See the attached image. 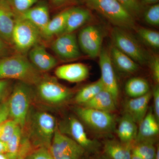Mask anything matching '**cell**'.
<instances>
[{
  "label": "cell",
  "mask_w": 159,
  "mask_h": 159,
  "mask_svg": "<svg viewBox=\"0 0 159 159\" xmlns=\"http://www.w3.org/2000/svg\"><path fill=\"white\" fill-rule=\"evenodd\" d=\"M43 76L28 57L16 54L0 59V80L14 79L29 85H36Z\"/></svg>",
  "instance_id": "obj_1"
},
{
  "label": "cell",
  "mask_w": 159,
  "mask_h": 159,
  "mask_svg": "<svg viewBox=\"0 0 159 159\" xmlns=\"http://www.w3.org/2000/svg\"><path fill=\"white\" fill-rule=\"evenodd\" d=\"M87 6L109 21L115 27L125 30L136 29L135 18L117 0H82Z\"/></svg>",
  "instance_id": "obj_2"
},
{
  "label": "cell",
  "mask_w": 159,
  "mask_h": 159,
  "mask_svg": "<svg viewBox=\"0 0 159 159\" xmlns=\"http://www.w3.org/2000/svg\"><path fill=\"white\" fill-rule=\"evenodd\" d=\"M31 86L19 81L12 87L7 100L9 117L22 129L25 125L29 116L32 96Z\"/></svg>",
  "instance_id": "obj_3"
},
{
  "label": "cell",
  "mask_w": 159,
  "mask_h": 159,
  "mask_svg": "<svg viewBox=\"0 0 159 159\" xmlns=\"http://www.w3.org/2000/svg\"><path fill=\"white\" fill-rule=\"evenodd\" d=\"M56 126L55 118L51 114L35 112L30 117L29 133L32 144L38 148L49 149Z\"/></svg>",
  "instance_id": "obj_4"
},
{
  "label": "cell",
  "mask_w": 159,
  "mask_h": 159,
  "mask_svg": "<svg viewBox=\"0 0 159 159\" xmlns=\"http://www.w3.org/2000/svg\"><path fill=\"white\" fill-rule=\"evenodd\" d=\"M113 45L138 64L148 62L149 56L140 43L125 29L115 27L111 32Z\"/></svg>",
  "instance_id": "obj_5"
},
{
  "label": "cell",
  "mask_w": 159,
  "mask_h": 159,
  "mask_svg": "<svg viewBox=\"0 0 159 159\" xmlns=\"http://www.w3.org/2000/svg\"><path fill=\"white\" fill-rule=\"evenodd\" d=\"M75 112L82 122L96 133L110 134L116 127L115 116L111 113L82 106L75 109Z\"/></svg>",
  "instance_id": "obj_6"
},
{
  "label": "cell",
  "mask_w": 159,
  "mask_h": 159,
  "mask_svg": "<svg viewBox=\"0 0 159 159\" xmlns=\"http://www.w3.org/2000/svg\"><path fill=\"white\" fill-rule=\"evenodd\" d=\"M40 31L29 21L17 16L12 33V45L20 54L29 52L38 43Z\"/></svg>",
  "instance_id": "obj_7"
},
{
  "label": "cell",
  "mask_w": 159,
  "mask_h": 159,
  "mask_svg": "<svg viewBox=\"0 0 159 159\" xmlns=\"http://www.w3.org/2000/svg\"><path fill=\"white\" fill-rule=\"evenodd\" d=\"M53 159H81L85 150L56 126L50 148Z\"/></svg>",
  "instance_id": "obj_8"
},
{
  "label": "cell",
  "mask_w": 159,
  "mask_h": 159,
  "mask_svg": "<svg viewBox=\"0 0 159 159\" xmlns=\"http://www.w3.org/2000/svg\"><path fill=\"white\" fill-rule=\"evenodd\" d=\"M36 85L40 98L51 105L62 104L72 96V91L54 77L43 76Z\"/></svg>",
  "instance_id": "obj_9"
},
{
  "label": "cell",
  "mask_w": 159,
  "mask_h": 159,
  "mask_svg": "<svg viewBox=\"0 0 159 159\" xmlns=\"http://www.w3.org/2000/svg\"><path fill=\"white\" fill-rule=\"evenodd\" d=\"M103 34L97 26L89 25L80 31L77 41L80 48L92 58L99 56L102 49Z\"/></svg>",
  "instance_id": "obj_10"
},
{
  "label": "cell",
  "mask_w": 159,
  "mask_h": 159,
  "mask_svg": "<svg viewBox=\"0 0 159 159\" xmlns=\"http://www.w3.org/2000/svg\"><path fill=\"white\" fill-rule=\"evenodd\" d=\"M98 57L101 72L100 80L104 89L109 92L117 102L119 96V85L110 51L102 48Z\"/></svg>",
  "instance_id": "obj_11"
},
{
  "label": "cell",
  "mask_w": 159,
  "mask_h": 159,
  "mask_svg": "<svg viewBox=\"0 0 159 159\" xmlns=\"http://www.w3.org/2000/svg\"><path fill=\"white\" fill-rule=\"evenodd\" d=\"M51 48L54 53L63 60H73L81 55L77 39L75 33L60 34L52 43Z\"/></svg>",
  "instance_id": "obj_12"
},
{
  "label": "cell",
  "mask_w": 159,
  "mask_h": 159,
  "mask_svg": "<svg viewBox=\"0 0 159 159\" xmlns=\"http://www.w3.org/2000/svg\"><path fill=\"white\" fill-rule=\"evenodd\" d=\"M17 14L9 0H0V38L4 42L12 45V33Z\"/></svg>",
  "instance_id": "obj_13"
},
{
  "label": "cell",
  "mask_w": 159,
  "mask_h": 159,
  "mask_svg": "<svg viewBox=\"0 0 159 159\" xmlns=\"http://www.w3.org/2000/svg\"><path fill=\"white\" fill-rule=\"evenodd\" d=\"M66 132L70 138L85 150H93L97 147L96 142L88 136L82 122L77 118L70 117L66 122Z\"/></svg>",
  "instance_id": "obj_14"
},
{
  "label": "cell",
  "mask_w": 159,
  "mask_h": 159,
  "mask_svg": "<svg viewBox=\"0 0 159 159\" xmlns=\"http://www.w3.org/2000/svg\"><path fill=\"white\" fill-rule=\"evenodd\" d=\"M29 59L40 72H47L54 68L57 64L56 59L41 44H36L29 51Z\"/></svg>",
  "instance_id": "obj_15"
},
{
  "label": "cell",
  "mask_w": 159,
  "mask_h": 159,
  "mask_svg": "<svg viewBox=\"0 0 159 159\" xmlns=\"http://www.w3.org/2000/svg\"><path fill=\"white\" fill-rule=\"evenodd\" d=\"M57 78L71 83H78L85 80L89 75L88 67L81 63H74L59 66L55 70Z\"/></svg>",
  "instance_id": "obj_16"
},
{
  "label": "cell",
  "mask_w": 159,
  "mask_h": 159,
  "mask_svg": "<svg viewBox=\"0 0 159 159\" xmlns=\"http://www.w3.org/2000/svg\"><path fill=\"white\" fill-rule=\"evenodd\" d=\"M152 98V93L150 91L142 97L128 99L124 103V114L139 124L148 112V104Z\"/></svg>",
  "instance_id": "obj_17"
},
{
  "label": "cell",
  "mask_w": 159,
  "mask_h": 159,
  "mask_svg": "<svg viewBox=\"0 0 159 159\" xmlns=\"http://www.w3.org/2000/svg\"><path fill=\"white\" fill-rule=\"evenodd\" d=\"M136 138L134 143L143 141H153L158 135L159 122L151 109L139 123Z\"/></svg>",
  "instance_id": "obj_18"
},
{
  "label": "cell",
  "mask_w": 159,
  "mask_h": 159,
  "mask_svg": "<svg viewBox=\"0 0 159 159\" xmlns=\"http://www.w3.org/2000/svg\"><path fill=\"white\" fill-rule=\"evenodd\" d=\"M17 16L29 21L33 24L39 29L41 34L50 20L48 7L44 4L33 6L27 11Z\"/></svg>",
  "instance_id": "obj_19"
},
{
  "label": "cell",
  "mask_w": 159,
  "mask_h": 159,
  "mask_svg": "<svg viewBox=\"0 0 159 159\" xmlns=\"http://www.w3.org/2000/svg\"><path fill=\"white\" fill-rule=\"evenodd\" d=\"M91 18L92 13L88 9L82 7H72L67 19L65 28L61 34L74 33Z\"/></svg>",
  "instance_id": "obj_20"
},
{
  "label": "cell",
  "mask_w": 159,
  "mask_h": 159,
  "mask_svg": "<svg viewBox=\"0 0 159 159\" xmlns=\"http://www.w3.org/2000/svg\"><path fill=\"white\" fill-rule=\"evenodd\" d=\"M117 104L111 94L104 89L81 106L112 113L116 110Z\"/></svg>",
  "instance_id": "obj_21"
},
{
  "label": "cell",
  "mask_w": 159,
  "mask_h": 159,
  "mask_svg": "<svg viewBox=\"0 0 159 159\" xmlns=\"http://www.w3.org/2000/svg\"><path fill=\"white\" fill-rule=\"evenodd\" d=\"M109 51L113 65L120 72L132 74L139 70V65L115 46H112Z\"/></svg>",
  "instance_id": "obj_22"
},
{
  "label": "cell",
  "mask_w": 159,
  "mask_h": 159,
  "mask_svg": "<svg viewBox=\"0 0 159 159\" xmlns=\"http://www.w3.org/2000/svg\"><path fill=\"white\" fill-rule=\"evenodd\" d=\"M138 129L137 123L124 114L119 120L116 131L120 142L132 145L136 138Z\"/></svg>",
  "instance_id": "obj_23"
},
{
  "label": "cell",
  "mask_w": 159,
  "mask_h": 159,
  "mask_svg": "<svg viewBox=\"0 0 159 159\" xmlns=\"http://www.w3.org/2000/svg\"><path fill=\"white\" fill-rule=\"evenodd\" d=\"M132 144H126L116 140H107L104 143V152L110 159H131Z\"/></svg>",
  "instance_id": "obj_24"
},
{
  "label": "cell",
  "mask_w": 159,
  "mask_h": 159,
  "mask_svg": "<svg viewBox=\"0 0 159 159\" xmlns=\"http://www.w3.org/2000/svg\"><path fill=\"white\" fill-rule=\"evenodd\" d=\"M71 8H67L50 19L41 34L47 38L62 34L65 28Z\"/></svg>",
  "instance_id": "obj_25"
},
{
  "label": "cell",
  "mask_w": 159,
  "mask_h": 159,
  "mask_svg": "<svg viewBox=\"0 0 159 159\" xmlns=\"http://www.w3.org/2000/svg\"><path fill=\"white\" fill-rule=\"evenodd\" d=\"M126 95L131 98L142 97L150 92L148 81L140 77H134L126 81L125 85Z\"/></svg>",
  "instance_id": "obj_26"
},
{
  "label": "cell",
  "mask_w": 159,
  "mask_h": 159,
  "mask_svg": "<svg viewBox=\"0 0 159 159\" xmlns=\"http://www.w3.org/2000/svg\"><path fill=\"white\" fill-rule=\"evenodd\" d=\"M104 89L103 84L99 79L96 82L87 84L80 90L75 96L74 100L77 104L82 105Z\"/></svg>",
  "instance_id": "obj_27"
},
{
  "label": "cell",
  "mask_w": 159,
  "mask_h": 159,
  "mask_svg": "<svg viewBox=\"0 0 159 159\" xmlns=\"http://www.w3.org/2000/svg\"><path fill=\"white\" fill-rule=\"evenodd\" d=\"M153 141H143L132 145V152L142 159H155L157 150Z\"/></svg>",
  "instance_id": "obj_28"
},
{
  "label": "cell",
  "mask_w": 159,
  "mask_h": 159,
  "mask_svg": "<svg viewBox=\"0 0 159 159\" xmlns=\"http://www.w3.org/2000/svg\"><path fill=\"white\" fill-rule=\"evenodd\" d=\"M22 140V128L18 126L10 140L6 142L7 152L6 154L9 159L17 158Z\"/></svg>",
  "instance_id": "obj_29"
},
{
  "label": "cell",
  "mask_w": 159,
  "mask_h": 159,
  "mask_svg": "<svg viewBox=\"0 0 159 159\" xmlns=\"http://www.w3.org/2000/svg\"><path fill=\"white\" fill-rule=\"evenodd\" d=\"M139 38L145 43L154 48H159V33L157 31L145 28L137 29Z\"/></svg>",
  "instance_id": "obj_30"
},
{
  "label": "cell",
  "mask_w": 159,
  "mask_h": 159,
  "mask_svg": "<svg viewBox=\"0 0 159 159\" xmlns=\"http://www.w3.org/2000/svg\"><path fill=\"white\" fill-rule=\"evenodd\" d=\"M19 125L12 119L7 120L0 124V140L7 142L10 140Z\"/></svg>",
  "instance_id": "obj_31"
},
{
  "label": "cell",
  "mask_w": 159,
  "mask_h": 159,
  "mask_svg": "<svg viewBox=\"0 0 159 159\" xmlns=\"http://www.w3.org/2000/svg\"><path fill=\"white\" fill-rule=\"evenodd\" d=\"M135 18L142 14L143 7L139 0H117Z\"/></svg>",
  "instance_id": "obj_32"
},
{
  "label": "cell",
  "mask_w": 159,
  "mask_h": 159,
  "mask_svg": "<svg viewBox=\"0 0 159 159\" xmlns=\"http://www.w3.org/2000/svg\"><path fill=\"white\" fill-rule=\"evenodd\" d=\"M144 19L151 25L157 27L159 25V5H151L144 12Z\"/></svg>",
  "instance_id": "obj_33"
},
{
  "label": "cell",
  "mask_w": 159,
  "mask_h": 159,
  "mask_svg": "<svg viewBox=\"0 0 159 159\" xmlns=\"http://www.w3.org/2000/svg\"><path fill=\"white\" fill-rule=\"evenodd\" d=\"M12 9L18 15L33 7L39 0H9Z\"/></svg>",
  "instance_id": "obj_34"
},
{
  "label": "cell",
  "mask_w": 159,
  "mask_h": 159,
  "mask_svg": "<svg viewBox=\"0 0 159 159\" xmlns=\"http://www.w3.org/2000/svg\"><path fill=\"white\" fill-rule=\"evenodd\" d=\"M25 159H53L50 150L44 147H40L31 152Z\"/></svg>",
  "instance_id": "obj_35"
},
{
  "label": "cell",
  "mask_w": 159,
  "mask_h": 159,
  "mask_svg": "<svg viewBox=\"0 0 159 159\" xmlns=\"http://www.w3.org/2000/svg\"><path fill=\"white\" fill-rule=\"evenodd\" d=\"M12 87L9 80H0V103L6 101L11 93Z\"/></svg>",
  "instance_id": "obj_36"
},
{
  "label": "cell",
  "mask_w": 159,
  "mask_h": 159,
  "mask_svg": "<svg viewBox=\"0 0 159 159\" xmlns=\"http://www.w3.org/2000/svg\"><path fill=\"white\" fill-rule=\"evenodd\" d=\"M151 70L154 81L158 84L159 82V58L157 56L154 57L151 62Z\"/></svg>",
  "instance_id": "obj_37"
},
{
  "label": "cell",
  "mask_w": 159,
  "mask_h": 159,
  "mask_svg": "<svg viewBox=\"0 0 159 159\" xmlns=\"http://www.w3.org/2000/svg\"><path fill=\"white\" fill-rule=\"evenodd\" d=\"M51 2L57 8L76 6L82 2V0H51Z\"/></svg>",
  "instance_id": "obj_38"
},
{
  "label": "cell",
  "mask_w": 159,
  "mask_h": 159,
  "mask_svg": "<svg viewBox=\"0 0 159 159\" xmlns=\"http://www.w3.org/2000/svg\"><path fill=\"white\" fill-rule=\"evenodd\" d=\"M153 99V114L157 121H159V88L158 84L154 89L152 93Z\"/></svg>",
  "instance_id": "obj_39"
},
{
  "label": "cell",
  "mask_w": 159,
  "mask_h": 159,
  "mask_svg": "<svg viewBox=\"0 0 159 159\" xmlns=\"http://www.w3.org/2000/svg\"><path fill=\"white\" fill-rule=\"evenodd\" d=\"M9 111L7 100L0 103V124L8 120Z\"/></svg>",
  "instance_id": "obj_40"
},
{
  "label": "cell",
  "mask_w": 159,
  "mask_h": 159,
  "mask_svg": "<svg viewBox=\"0 0 159 159\" xmlns=\"http://www.w3.org/2000/svg\"><path fill=\"white\" fill-rule=\"evenodd\" d=\"M159 0H140V3L142 6L144 5H152L157 4Z\"/></svg>",
  "instance_id": "obj_41"
},
{
  "label": "cell",
  "mask_w": 159,
  "mask_h": 159,
  "mask_svg": "<svg viewBox=\"0 0 159 159\" xmlns=\"http://www.w3.org/2000/svg\"><path fill=\"white\" fill-rule=\"evenodd\" d=\"M6 152H7L6 143L0 140V154H6Z\"/></svg>",
  "instance_id": "obj_42"
},
{
  "label": "cell",
  "mask_w": 159,
  "mask_h": 159,
  "mask_svg": "<svg viewBox=\"0 0 159 159\" xmlns=\"http://www.w3.org/2000/svg\"><path fill=\"white\" fill-rule=\"evenodd\" d=\"M6 49V46L4 42L0 38V54L4 52Z\"/></svg>",
  "instance_id": "obj_43"
},
{
  "label": "cell",
  "mask_w": 159,
  "mask_h": 159,
  "mask_svg": "<svg viewBox=\"0 0 159 159\" xmlns=\"http://www.w3.org/2000/svg\"><path fill=\"white\" fill-rule=\"evenodd\" d=\"M0 159H9L6 154H0Z\"/></svg>",
  "instance_id": "obj_44"
},
{
  "label": "cell",
  "mask_w": 159,
  "mask_h": 159,
  "mask_svg": "<svg viewBox=\"0 0 159 159\" xmlns=\"http://www.w3.org/2000/svg\"><path fill=\"white\" fill-rule=\"evenodd\" d=\"M131 159H142L141 158L133 154L132 155L131 158Z\"/></svg>",
  "instance_id": "obj_45"
},
{
  "label": "cell",
  "mask_w": 159,
  "mask_h": 159,
  "mask_svg": "<svg viewBox=\"0 0 159 159\" xmlns=\"http://www.w3.org/2000/svg\"><path fill=\"white\" fill-rule=\"evenodd\" d=\"M155 159H159V149L158 148L157 150L156 155Z\"/></svg>",
  "instance_id": "obj_46"
},
{
  "label": "cell",
  "mask_w": 159,
  "mask_h": 159,
  "mask_svg": "<svg viewBox=\"0 0 159 159\" xmlns=\"http://www.w3.org/2000/svg\"><path fill=\"white\" fill-rule=\"evenodd\" d=\"M98 159H110L108 157H102L99 158Z\"/></svg>",
  "instance_id": "obj_47"
}]
</instances>
